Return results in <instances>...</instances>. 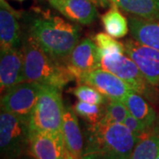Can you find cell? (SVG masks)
<instances>
[{
    "label": "cell",
    "instance_id": "603a6c76",
    "mask_svg": "<svg viewBox=\"0 0 159 159\" xmlns=\"http://www.w3.org/2000/svg\"><path fill=\"white\" fill-rule=\"evenodd\" d=\"M74 95L79 99V101L94 104L103 105L106 104L108 100V98L102 95L95 87L85 83L76 87L74 90Z\"/></svg>",
    "mask_w": 159,
    "mask_h": 159
},
{
    "label": "cell",
    "instance_id": "f1b7e54d",
    "mask_svg": "<svg viewBox=\"0 0 159 159\" xmlns=\"http://www.w3.org/2000/svg\"><path fill=\"white\" fill-rule=\"evenodd\" d=\"M32 159H34V158H33V157H32Z\"/></svg>",
    "mask_w": 159,
    "mask_h": 159
},
{
    "label": "cell",
    "instance_id": "7402d4cb",
    "mask_svg": "<svg viewBox=\"0 0 159 159\" xmlns=\"http://www.w3.org/2000/svg\"><path fill=\"white\" fill-rule=\"evenodd\" d=\"M128 114L129 111L127 107L122 101L108 99V102L105 105L104 116L101 120L109 123L123 124Z\"/></svg>",
    "mask_w": 159,
    "mask_h": 159
},
{
    "label": "cell",
    "instance_id": "7a4b0ae2",
    "mask_svg": "<svg viewBox=\"0 0 159 159\" xmlns=\"http://www.w3.org/2000/svg\"><path fill=\"white\" fill-rule=\"evenodd\" d=\"M29 38L53 58L69 57L79 43L80 28L57 16L40 15L29 23Z\"/></svg>",
    "mask_w": 159,
    "mask_h": 159
},
{
    "label": "cell",
    "instance_id": "30bf717a",
    "mask_svg": "<svg viewBox=\"0 0 159 159\" xmlns=\"http://www.w3.org/2000/svg\"><path fill=\"white\" fill-rule=\"evenodd\" d=\"M124 44L125 55L132 58L149 84L159 86V51L144 45L136 40L128 39Z\"/></svg>",
    "mask_w": 159,
    "mask_h": 159
},
{
    "label": "cell",
    "instance_id": "e0dca14e",
    "mask_svg": "<svg viewBox=\"0 0 159 159\" xmlns=\"http://www.w3.org/2000/svg\"><path fill=\"white\" fill-rule=\"evenodd\" d=\"M118 8L148 20H159V0H111Z\"/></svg>",
    "mask_w": 159,
    "mask_h": 159
},
{
    "label": "cell",
    "instance_id": "8fae6325",
    "mask_svg": "<svg viewBox=\"0 0 159 159\" xmlns=\"http://www.w3.org/2000/svg\"><path fill=\"white\" fill-rule=\"evenodd\" d=\"M25 81L24 55L19 49H1L0 86L4 94L12 86Z\"/></svg>",
    "mask_w": 159,
    "mask_h": 159
},
{
    "label": "cell",
    "instance_id": "d4e9b609",
    "mask_svg": "<svg viewBox=\"0 0 159 159\" xmlns=\"http://www.w3.org/2000/svg\"><path fill=\"white\" fill-rule=\"evenodd\" d=\"M123 124L137 138L142 137L148 130V128L146 127V125H144L142 121H140L139 119H137L135 117H134L130 113L127 115V117L125 118V121H124Z\"/></svg>",
    "mask_w": 159,
    "mask_h": 159
},
{
    "label": "cell",
    "instance_id": "277c9868",
    "mask_svg": "<svg viewBox=\"0 0 159 159\" xmlns=\"http://www.w3.org/2000/svg\"><path fill=\"white\" fill-rule=\"evenodd\" d=\"M65 107L60 89L45 85L29 117V131L61 132Z\"/></svg>",
    "mask_w": 159,
    "mask_h": 159
},
{
    "label": "cell",
    "instance_id": "ac0fdd59",
    "mask_svg": "<svg viewBox=\"0 0 159 159\" xmlns=\"http://www.w3.org/2000/svg\"><path fill=\"white\" fill-rule=\"evenodd\" d=\"M122 102L127 107L129 113L142 121L147 128L150 129L153 126L157 119V114L152 106L142 95L135 91H132L123 99Z\"/></svg>",
    "mask_w": 159,
    "mask_h": 159
},
{
    "label": "cell",
    "instance_id": "ffe728a7",
    "mask_svg": "<svg viewBox=\"0 0 159 159\" xmlns=\"http://www.w3.org/2000/svg\"><path fill=\"white\" fill-rule=\"evenodd\" d=\"M102 21L106 33L115 39L122 38L128 33L129 23L114 4L112 7L102 15Z\"/></svg>",
    "mask_w": 159,
    "mask_h": 159
},
{
    "label": "cell",
    "instance_id": "5b68a950",
    "mask_svg": "<svg viewBox=\"0 0 159 159\" xmlns=\"http://www.w3.org/2000/svg\"><path fill=\"white\" fill-rule=\"evenodd\" d=\"M100 68L117 75L130 86L133 90L146 98L153 96L152 85L144 77L135 62L122 52L101 54Z\"/></svg>",
    "mask_w": 159,
    "mask_h": 159
},
{
    "label": "cell",
    "instance_id": "7c38bea8",
    "mask_svg": "<svg viewBox=\"0 0 159 159\" xmlns=\"http://www.w3.org/2000/svg\"><path fill=\"white\" fill-rule=\"evenodd\" d=\"M100 51L97 43L89 38H86L74 47L69 57L67 66L74 75L89 72L100 68Z\"/></svg>",
    "mask_w": 159,
    "mask_h": 159
},
{
    "label": "cell",
    "instance_id": "2e32d148",
    "mask_svg": "<svg viewBox=\"0 0 159 159\" xmlns=\"http://www.w3.org/2000/svg\"><path fill=\"white\" fill-rule=\"evenodd\" d=\"M128 23L134 39L159 51V20L130 17Z\"/></svg>",
    "mask_w": 159,
    "mask_h": 159
},
{
    "label": "cell",
    "instance_id": "9a60e30c",
    "mask_svg": "<svg viewBox=\"0 0 159 159\" xmlns=\"http://www.w3.org/2000/svg\"><path fill=\"white\" fill-rule=\"evenodd\" d=\"M76 114L70 106L65 107L61 132L68 159H82L83 157V139Z\"/></svg>",
    "mask_w": 159,
    "mask_h": 159
},
{
    "label": "cell",
    "instance_id": "9c48e42d",
    "mask_svg": "<svg viewBox=\"0 0 159 159\" xmlns=\"http://www.w3.org/2000/svg\"><path fill=\"white\" fill-rule=\"evenodd\" d=\"M28 151L34 159H68L62 132L29 131Z\"/></svg>",
    "mask_w": 159,
    "mask_h": 159
},
{
    "label": "cell",
    "instance_id": "d6986e66",
    "mask_svg": "<svg viewBox=\"0 0 159 159\" xmlns=\"http://www.w3.org/2000/svg\"><path fill=\"white\" fill-rule=\"evenodd\" d=\"M159 154V128L148 129L140 137L129 159H157Z\"/></svg>",
    "mask_w": 159,
    "mask_h": 159
},
{
    "label": "cell",
    "instance_id": "4316f807",
    "mask_svg": "<svg viewBox=\"0 0 159 159\" xmlns=\"http://www.w3.org/2000/svg\"><path fill=\"white\" fill-rule=\"evenodd\" d=\"M157 159H159V154H158V156H157Z\"/></svg>",
    "mask_w": 159,
    "mask_h": 159
},
{
    "label": "cell",
    "instance_id": "5bb4252c",
    "mask_svg": "<svg viewBox=\"0 0 159 159\" xmlns=\"http://www.w3.org/2000/svg\"><path fill=\"white\" fill-rule=\"evenodd\" d=\"M19 15L5 0L0 1V46L1 49H19L21 43Z\"/></svg>",
    "mask_w": 159,
    "mask_h": 159
},
{
    "label": "cell",
    "instance_id": "cb8c5ba5",
    "mask_svg": "<svg viewBox=\"0 0 159 159\" xmlns=\"http://www.w3.org/2000/svg\"><path fill=\"white\" fill-rule=\"evenodd\" d=\"M95 41L97 47L99 48L100 55L105 53H111V52H122L124 53V44L117 42L115 38L111 37L108 34L99 33L96 34Z\"/></svg>",
    "mask_w": 159,
    "mask_h": 159
},
{
    "label": "cell",
    "instance_id": "83f0119b",
    "mask_svg": "<svg viewBox=\"0 0 159 159\" xmlns=\"http://www.w3.org/2000/svg\"><path fill=\"white\" fill-rule=\"evenodd\" d=\"M20 1H23V0H20Z\"/></svg>",
    "mask_w": 159,
    "mask_h": 159
},
{
    "label": "cell",
    "instance_id": "8992f818",
    "mask_svg": "<svg viewBox=\"0 0 159 159\" xmlns=\"http://www.w3.org/2000/svg\"><path fill=\"white\" fill-rule=\"evenodd\" d=\"M29 120L1 110L0 114V148L6 159L19 157L29 148Z\"/></svg>",
    "mask_w": 159,
    "mask_h": 159
},
{
    "label": "cell",
    "instance_id": "52a82bcc",
    "mask_svg": "<svg viewBox=\"0 0 159 159\" xmlns=\"http://www.w3.org/2000/svg\"><path fill=\"white\" fill-rule=\"evenodd\" d=\"M45 85L25 80L2 94L1 110L29 120Z\"/></svg>",
    "mask_w": 159,
    "mask_h": 159
},
{
    "label": "cell",
    "instance_id": "ba28073f",
    "mask_svg": "<svg viewBox=\"0 0 159 159\" xmlns=\"http://www.w3.org/2000/svg\"><path fill=\"white\" fill-rule=\"evenodd\" d=\"M75 79L81 83L95 87L108 99L123 101L133 90L127 83L117 75L102 68L74 74Z\"/></svg>",
    "mask_w": 159,
    "mask_h": 159
},
{
    "label": "cell",
    "instance_id": "4fadbf2b",
    "mask_svg": "<svg viewBox=\"0 0 159 159\" xmlns=\"http://www.w3.org/2000/svg\"><path fill=\"white\" fill-rule=\"evenodd\" d=\"M51 6L74 22L89 25L97 17L95 0H48Z\"/></svg>",
    "mask_w": 159,
    "mask_h": 159
},
{
    "label": "cell",
    "instance_id": "44dd1931",
    "mask_svg": "<svg viewBox=\"0 0 159 159\" xmlns=\"http://www.w3.org/2000/svg\"><path fill=\"white\" fill-rule=\"evenodd\" d=\"M103 105L79 101L74 106V111L79 116L89 122L91 125H94L98 123L104 116L105 106Z\"/></svg>",
    "mask_w": 159,
    "mask_h": 159
},
{
    "label": "cell",
    "instance_id": "6da1fadb",
    "mask_svg": "<svg viewBox=\"0 0 159 159\" xmlns=\"http://www.w3.org/2000/svg\"><path fill=\"white\" fill-rule=\"evenodd\" d=\"M88 131L82 159H129L140 139L120 123L100 120Z\"/></svg>",
    "mask_w": 159,
    "mask_h": 159
},
{
    "label": "cell",
    "instance_id": "484cf974",
    "mask_svg": "<svg viewBox=\"0 0 159 159\" xmlns=\"http://www.w3.org/2000/svg\"><path fill=\"white\" fill-rule=\"evenodd\" d=\"M95 1H97V3H99L102 6H107L109 5V0H95Z\"/></svg>",
    "mask_w": 159,
    "mask_h": 159
},
{
    "label": "cell",
    "instance_id": "3957f363",
    "mask_svg": "<svg viewBox=\"0 0 159 159\" xmlns=\"http://www.w3.org/2000/svg\"><path fill=\"white\" fill-rule=\"evenodd\" d=\"M25 80L62 89L75 77L68 66H61L58 60L43 51L30 38L23 48Z\"/></svg>",
    "mask_w": 159,
    "mask_h": 159
}]
</instances>
